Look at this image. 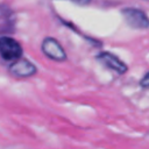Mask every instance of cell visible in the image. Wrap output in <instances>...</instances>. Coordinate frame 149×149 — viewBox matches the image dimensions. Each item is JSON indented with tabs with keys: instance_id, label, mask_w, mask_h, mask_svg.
Wrapping results in <instances>:
<instances>
[{
	"instance_id": "obj_1",
	"label": "cell",
	"mask_w": 149,
	"mask_h": 149,
	"mask_svg": "<svg viewBox=\"0 0 149 149\" xmlns=\"http://www.w3.org/2000/svg\"><path fill=\"white\" fill-rule=\"evenodd\" d=\"M126 23L134 29H147L149 28V17L147 14L134 7H127L121 10Z\"/></svg>"
},
{
	"instance_id": "obj_5",
	"label": "cell",
	"mask_w": 149,
	"mask_h": 149,
	"mask_svg": "<svg viewBox=\"0 0 149 149\" xmlns=\"http://www.w3.org/2000/svg\"><path fill=\"white\" fill-rule=\"evenodd\" d=\"M97 61L100 62L102 65H105L106 68L118 72L119 74H123L127 71V65L115 55L107 52V51H102L100 54L97 55Z\"/></svg>"
},
{
	"instance_id": "obj_3",
	"label": "cell",
	"mask_w": 149,
	"mask_h": 149,
	"mask_svg": "<svg viewBox=\"0 0 149 149\" xmlns=\"http://www.w3.org/2000/svg\"><path fill=\"white\" fill-rule=\"evenodd\" d=\"M41 49L43 51V54L56 62H64L66 59V52L63 49V47L61 45V43L55 40L54 37H45L42 42Z\"/></svg>"
},
{
	"instance_id": "obj_8",
	"label": "cell",
	"mask_w": 149,
	"mask_h": 149,
	"mask_svg": "<svg viewBox=\"0 0 149 149\" xmlns=\"http://www.w3.org/2000/svg\"><path fill=\"white\" fill-rule=\"evenodd\" d=\"M74 3H78V5H81V6H85V5H88L91 2V0H70Z\"/></svg>"
},
{
	"instance_id": "obj_2",
	"label": "cell",
	"mask_w": 149,
	"mask_h": 149,
	"mask_svg": "<svg viewBox=\"0 0 149 149\" xmlns=\"http://www.w3.org/2000/svg\"><path fill=\"white\" fill-rule=\"evenodd\" d=\"M23 54L21 44L13 37H0V56L6 61H16Z\"/></svg>"
},
{
	"instance_id": "obj_4",
	"label": "cell",
	"mask_w": 149,
	"mask_h": 149,
	"mask_svg": "<svg viewBox=\"0 0 149 149\" xmlns=\"http://www.w3.org/2000/svg\"><path fill=\"white\" fill-rule=\"evenodd\" d=\"M37 68L28 59L19 58L15 62H13L9 66V73L17 78H27L31 77L36 73Z\"/></svg>"
},
{
	"instance_id": "obj_7",
	"label": "cell",
	"mask_w": 149,
	"mask_h": 149,
	"mask_svg": "<svg viewBox=\"0 0 149 149\" xmlns=\"http://www.w3.org/2000/svg\"><path fill=\"white\" fill-rule=\"evenodd\" d=\"M140 84H141V86H142V87L149 88V72H147V73L143 76V78L141 79Z\"/></svg>"
},
{
	"instance_id": "obj_6",
	"label": "cell",
	"mask_w": 149,
	"mask_h": 149,
	"mask_svg": "<svg viewBox=\"0 0 149 149\" xmlns=\"http://www.w3.org/2000/svg\"><path fill=\"white\" fill-rule=\"evenodd\" d=\"M10 10L8 8L0 7V31H7L10 27Z\"/></svg>"
}]
</instances>
